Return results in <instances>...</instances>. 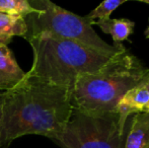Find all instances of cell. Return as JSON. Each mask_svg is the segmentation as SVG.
I'll return each mask as SVG.
<instances>
[{"mask_svg": "<svg viewBox=\"0 0 149 148\" xmlns=\"http://www.w3.org/2000/svg\"><path fill=\"white\" fill-rule=\"evenodd\" d=\"M4 93L0 122V148L24 135H42L53 140L65 128L71 114V90L26 77Z\"/></svg>", "mask_w": 149, "mask_h": 148, "instance_id": "1", "label": "cell"}, {"mask_svg": "<svg viewBox=\"0 0 149 148\" xmlns=\"http://www.w3.org/2000/svg\"><path fill=\"white\" fill-rule=\"evenodd\" d=\"M148 75L149 68L126 49L102 69L76 79L70 95L72 109L92 117L115 114L121 97Z\"/></svg>", "mask_w": 149, "mask_h": 148, "instance_id": "2", "label": "cell"}, {"mask_svg": "<svg viewBox=\"0 0 149 148\" xmlns=\"http://www.w3.org/2000/svg\"><path fill=\"white\" fill-rule=\"evenodd\" d=\"M28 42L33 53V65L28 74L69 90L80 75L102 69L117 55L95 51L45 33L29 38Z\"/></svg>", "mask_w": 149, "mask_h": 148, "instance_id": "3", "label": "cell"}, {"mask_svg": "<svg viewBox=\"0 0 149 148\" xmlns=\"http://www.w3.org/2000/svg\"><path fill=\"white\" fill-rule=\"evenodd\" d=\"M30 3L39 11L24 18L28 26L24 39L45 33L104 53L118 54L126 50L123 44L116 46L106 43L96 34L92 22L85 16L77 15L49 0H33Z\"/></svg>", "mask_w": 149, "mask_h": 148, "instance_id": "4", "label": "cell"}, {"mask_svg": "<svg viewBox=\"0 0 149 148\" xmlns=\"http://www.w3.org/2000/svg\"><path fill=\"white\" fill-rule=\"evenodd\" d=\"M128 125L122 126L117 114L92 117L73 110L53 141L61 148H125Z\"/></svg>", "mask_w": 149, "mask_h": 148, "instance_id": "5", "label": "cell"}, {"mask_svg": "<svg viewBox=\"0 0 149 148\" xmlns=\"http://www.w3.org/2000/svg\"><path fill=\"white\" fill-rule=\"evenodd\" d=\"M149 108V75L142 82L132 87L118 101L115 114L119 116L120 124L127 126L128 121L133 115L147 113Z\"/></svg>", "mask_w": 149, "mask_h": 148, "instance_id": "6", "label": "cell"}, {"mask_svg": "<svg viewBox=\"0 0 149 148\" xmlns=\"http://www.w3.org/2000/svg\"><path fill=\"white\" fill-rule=\"evenodd\" d=\"M26 72L19 67L12 52L6 45H0V91L7 92L24 80Z\"/></svg>", "mask_w": 149, "mask_h": 148, "instance_id": "7", "label": "cell"}, {"mask_svg": "<svg viewBox=\"0 0 149 148\" xmlns=\"http://www.w3.org/2000/svg\"><path fill=\"white\" fill-rule=\"evenodd\" d=\"M125 148H149V113H138L130 118Z\"/></svg>", "mask_w": 149, "mask_h": 148, "instance_id": "8", "label": "cell"}, {"mask_svg": "<svg viewBox=\"0 0 149 148\" xmlns=\"http://www.w3.org/2000/svg\"><path fill=\"white\" fill-rule=\"evenodd\" d=\"M94 26H97L102 33L111 35L114 41V45H122L124 41L129 39L134 33L135 22L129 18H109L107 20L93 22ZM92 24V26H93Z\"/></svg>", "mask_w": 149, "mask_h": 148, "instance_id": "9", "label": "cell"}, {"mask_svg": "<svg viewBox=\"0 0 149 148\" xmlns=\"http://www.w3.org/2000/svg\"><path fill=\"white\" fill-rule=\"evenodd\" d=\"M28 33L26 19L22 16L0 13V45H6L13 37L24 38Z\"/></svg>", "mask_w": 149, "mask_h": 148, "instance_id": "10", "label": "cell"}, {"mask_svg": "<svg viewBox=\"0 0 149 148\" xmlns=\"http://www.w3.org/2000/svg\"><path fill=\"white\" fill-rule=\"evenodd\" d=\"M39 10L33 8L28 0H0V13L17 15L26 18Z\"/></svg>", "mask_w": 149, "mask_h": 148, "instance_id": "11", "label": "cell"}, {"mask_svg": "<svg viewBox=\"0 0 149 148\" xmlns=\"http://www.w3.org/2000/svg\"><path fill=\"white\" fill-rule=\"evenodd\" d=\"M128 0H107L100 4L96 8L89 12L85 17L92 22L96 20H107L111 18V14L122 4L127 2Z\"/></svg>", "mask_w": 149, "mask_h": 148, "instance_id": "12", "label": "cell"}, {"mask_svg": "<svg viewBox=\"0 0 149 148\" xmlns=\"http://www.w3.org/2000/svg\"><path fill=\"white\" fill-rule=\"evenodd\" d=\"M3 101H4V93L0 92V122L2 118V108H3Z\"/></svg>", "mask_w": 149, "mask_h": 148, "instance_id": "13", "label": "cell"}, {"mask_svg": "<svg viewBox=\"0 0 149 148\" xmlns=\"http://www.w3.org/2000/svg\"><path fill=\"white\" fill-rule=\"evenodd\" d=\"M144 36H145V38L149 39V26H148V28L145 30V32H144Z\"/></svg>", "mask_w": 149, "mask_h": 148, "instance_id": "14", "label": "cell"}, {"mask_svg": "<svg viewBox=\"0 0 149 148\" xmlns=\"http://www.w3.org/2000/svg\"><path fill=\"white\" fill-rule=\"evenodd\" d=\"M139 2H141V3L148 4V5H149V0H139Z\"/></svg>", "mask_w": 149, "mask_h": 148, "instance_id": "15", "label": "cell"}, {"mask_svg": "<svg viewBox=\"0 0 149 148\" xmlns=\"http://www.w3.org/2000/svg\"><path fill=\"white\" fill-rule=\"evenodd\" d=\"M147 113H149V108H148V112Z\"/></svg>", "mask_w": 149, "mask_h": 148, "instance_id": "16", "label": "cell"}]
</instances>
